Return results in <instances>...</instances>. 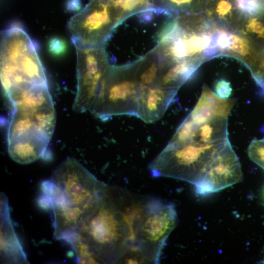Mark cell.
I'll list each match as a JSON object with an SVG mask.
<instances>
[{
	"instance_id": "7a4b0ae2",
	"label": "cell",
	"mask_w": 264,
	"mask_h": 264,
	"mask_svg": "<svg viewBox=\"0 0 264 264\" xmlns=\"http://www.w3.org/2000/svg\"><path fill=\"white\" fill-rule=\"evenodd\" d=\"M107 186L74 158L57 166L50 179L41 184L53 211L56 240L73 243L80 224L96 208Z\"/></svg>"
},
{
	"instance_id": "d6986e66",
	"label": "cell",
	"mask_w": 264,
	"mask_h": 264,
	"mask_svg": "<svg viewBox=\"0 0 264 264\" xmlns=\"http://www.w3.org/2000/svg\"><path fill=\"white\" fill-rule=\"evenodd\" d=\"M231 42L229 48L233 51L242 55L249 53V46L246 41L236 35H231Z\"/></svg>"
},
{
	"instance_id": "5bb4252c",
	"label": "cell",
	"mask_w": 264,
	"mask_h": 264,
	"mask_svg": "<svg viewBox=\"0 0 264 264\" xmlns=\"http://www.w3.org/2000/svg\"><path fill=\"white\" fill-rule=\"evenodd\" d=\"M227 120L228 118L218 117L197 125L190 141L207 145L228 139Z\"/></svg>"
},
{
	"instance_id": "e0dca14e",
	"label": "cell",
	"mask_w": 264,
	"mask_h": 264,
	"mask_svg": "<svg viewBox=\"0 0 264 264\" xmlns=\"http://www.w3.org/2000/svg\"><path fill=\"white\" fill-rule=\"evenodd\" d=\"M239 9L242 12L255 15L263 9V4L261 0H236Z\"/></svg>"
},
{
	"instance_id": "d4e9b609",
	"label": "cell",
	"mask_w": 264,
	"mask_h": 264,
	"mask_svg": "<svg viewBox=\"0 0 264 264\" xmlns=\"http://www.w3.org/2000/svg\"><path fill=\"white\" fill-rule=\"evenodd\" d=\"M68 10L75 11L80 7V1L79 0H70L67 4Z\"/></svg>"
},
{
	"instance_id": "ba28073f",
	"label": "cell",
	"mask_w": 264,
	"mask_h": 264,
	"mask_svg": "<svg viewBox=\"0 0 264 264\" xmlns=\"http://www.w3.org/2000/svg\"><path fill=\"white\" fill-rule=\"evenodd\" d=\"M177 215L173 204L147 198L134 240V250L143 263L158 264L170 234L176 227Z\"/></svg>"
},
{
	"instance_id": "9a60e30c",
	"label": "cell",
	"mask_w": 264,
	"mask_h": 264,
	"mask_svg": "<svg viewBox=\"0 0 264 264\" xmlns=\"http://www.w3.org/2000/svg\"><path fill=\"white\" fill-rule=\"evenodd\" d=\"M197 125L188 115L177 129L168 144L176 145L190 142Z\"/></svg>"
},
{
	"instance_id": "277c9868",
	"label": "cell",
	"mask_w": 264,
	"mask_h": 264,
	"mask_svg": "<svg viewBox=\"0 0 264 264\" xmlns=\"http://www.w3.org/2000/svg\"><path fill=\"white\" fill-rule=\"evenodd\" d=\"M176 22L170 12L155 7L123 18L113 28L105 43L114 42L115 51L108 56L109 65H129L143 59L157 47Z\"/></svg>"
},
{
	"instance_id": "2e32d148",
	"label": "cell",
	"mask_w": 264,
	"mask_h": 264,
	"mask_svg": "<svg viewBox=\"0 0 264 264\" xmlns=\"http://www.w3.org/2000/svg\"><path fill=\"white\" fill-rule=\"evenodd\" d=\"M247 154L249 158L264 170V137L253 140L248 147Z\"/></svg>"
},
{
	"instance_id": "9c48e42d",
	"label": "cell",
	"mask_w": 264,
	"mask_h": 264,
	"mask_svg": "<svg viewBox=\"0 0 264 264\" xmlns=\"http://www.w3.org/2000/svg\"><path fill=\"white\" fill-rule=\"evenodd\" d=\"M119 21L109 0H92L69 20L67 30L75 47H101Z\"/></svg>"
},
{
	"instance_id": "5b68a950",
	"label": "cell",
	"mask_w": 264,
	"mask_h": 264,
	"mask_svg": "<svg viewBox=\"0 0 264 264\" xmlns=\"http://www.w3.org/2000/svg\"><path fill=\"white\" fill-rule=\"evenodd\" d=\"M0 68L5 94L16 88L48 85L37 45L19 26L13 25L2 31Z\"/></svg>"
},
{
	"instance_id": "52a82bcc",
	"label": "cell",
	"mask_w": 264,
	"mask_h": 264,
	"mask_svg": "<svg viewBox=\"0 0 264 264\" xmlns=\"http://www.w3.org/2000/svg\"><path fill=\"white\" fill-rule=\"evenodd\" d=\"M228 141L207 145L193 141L168 144L150 163L149 170L154 177H171L195 185L204 176L214 158Z\"/></svg>"
},
{
	"instance_id": "7402d4cb",
	"label": "cell",
	"mask_w": 264,
	"mask_h": 264,
	"mask_svg": "<svg viewBox=\"0 0 264 264\" xmlns=\"http://www.w3.org/2000/svg\"><path fill=\"white\" fill-rule=\"evenodd\" d=\"M231 42V35L222 31L219 33L217 41V47L219 49H226L229 47Z\"/></svg>"
},
{
	"instance_id": "cb8c5ba5",
	"label": "cell",
	"mask_w": 264,
	"mask_h": 264,
	"mask_svg": "<svg viewBox=\"0 0 264 264\" xmlns=\"http://www.w3.org/2000/svg\"><path fill=\"white\" fill-rule=\"evenodd\" d=\"M219 49L218 47L208 46L203 50V54L206 57L212 56L217 53Z\"/></svg>"
},
{
	"instance_id": "8992f818",
	"label": "cell",
	"mask_w": 264,
	"mask_h": 264,
	"mask_svg": "<svg viewBox=\"0 0 264 264\" xmlns=\"http://www.w3.org/2000/svg\"><path fill=\"white\" fill-rule=\"evenodd\" d=\"M136 63L121 66L109 65L89 110L94 116L102 121L117 115L138 117L142 88L137 78Z\"/></svg>"
},
{
	"instance_id": "603a6c76",
	"label": "cell",
	"mask_w": 264,
	"mask_h": 264,
	"mask_svg": "<svg viewBox=\"0 0 264 264\" xmlns=\"http://www.w3.org/2000/svg\"><path fill=\"white\" fill-rule=\"evenodd\" d=\"M231 8V4L228 1L223 0L219 3L217 11L220 15L224 16L230 11Z\"/></svg>"
},
{
	"instance_id": "8fae6325",
	"label": "cell",
	"mask_w": 264,
	"mask_h": 264,
	"mask_svg": "<svg viewBox=\"0 0 264 264\" xmlns=\"http://www.w3.org/2000/svg\"><path fill=\"white\" fill-rule=\"evenodd\" d=\"M243 175L239 159L229 140L219 151L204 176L195 185L196 192L206 195L240 182Z\"/></svg>"
},
{
	"instance_id": "7c38bea8",
	"label": "cell",
	"mask_w": 264,
	"mask_h": 264,
	"mask_svg": "<svg viewBox=\"0 0 264 264\" xmlns=\"http://www.w3.org/2000/svg\"><path fill=\"white\" fill-rule=\"evenodd\" d=\"M178 90L157 84L142 88L137 117L148 123L160 119L174 100Z\"/></svg>"
},
{
	"instance_id": "4fadbf2b",
	"label": "cell",
	"mask_w": 264,
	"mask_h": 264,
	"mask_svg": "<svg viewBox=\"0 0 264 264\" xmlns=\"http://www.w3.org/2000/svg\"><path fill=\"white\" fill-rule=\"evenodd\" d=\"M235 103V99L221 98L204 86L198 102L188 115L197 125L218 117L228 118Z\"/></svg>"
},
{
	"instance_id": "ffe728a7",
	"label": "cell",
	"mask_w": 264,
	"mask_h": 264,
	"mask_svg": "<svg viewBox=\"0 0 264 264\" xmlns=\"http://www.w3.org/2000/svg\"><path fill=\"white\" fill-rule=\"evenodd\" d=\"M214 88L216 94L223 99H228L232 91L230 82L224 79L217 81L215 84Z\"/></svg>"
},
{
	"instance_id": "484cf974",
	"label": "cell",
	"mask_w": 264,
	"mask_h": 264,
	"mask_svg": "<svg viewBox=\"0 0 264 264\" xmlns=\"http://www.w3.org/2000/svg\"><path fill=\"white\" fill-rule=\"evenodd\" d=\"M263 262H264V261H263Z\"/></svg>"
},
{
	"instance_id": "3957f363",
	"label": "cell",
	"mask_w": 264,
	"mask_h": 264,
	"mask_svg": "<svg viewBox=\"0 0 264 264\" xmlns=\"http://www.w3.org/2000/svg\"><path fill=\"white\" fill-rule=\"evenodd\" d=\"M12 105L7 143L47 147L56 124V113L48 85L12 89L6 94Z\"/></svg>"
},
{
	"instance_id": "6da1fadb",
	"label": "cell",
	"mask_w": 264,
	"mask_h": 264,
	"mask_svg": "<svg viewBox=\"0 0 264 264\" xmlns=\"http://www.w3.org/2000/svg\"><path fill=\"white\" fill-rule=\"evenodd\" d=\"M141 198L107 185L94 210L80 224L71 245L79 263L122 262L134 250Z\"/></svg>"
},
{
	"instance_id": "ac0fdd59",
	"label": "cell",
	"mask_w": 264,
	"mask_h": 264,
	"mask_svg": "<svg viewBox=\"0 0 264 264\" xmlns=\"http://www.w3.org/2000/svg\"><path fill=\"white\" fill-rule=\"evenodd\" d=\"M48 46L49 52L56 57L64 54L67 49L65 41L58 37L51 38L48 42Z\"/></svg>"
},
{
	"instance_id": "44dd1931",
	"label": "cell",
	"mask_w": 264,
	"mask_h": 264,
	"mask_svg": "<svg viewBox=\"0 0 264 264\" xmlns=\"http://www.w3.org/2000/svg\"><path fill=\"white\" fill-rule=\"evenodd\" d=\"M247 29L258 35L259 37L264 38V26L256 19L251 20L247 25Z\"/></svg>"
},
{
	"instance_id": "30bf717a",
	"label": "cell",
	"mask_w": 264,
	"mask_h": 264,
	"mask_svg": "<svg viewBox=\"0 0 264 264\" xmlns=\"http://www.w3.org/2000/svg\"><path fill=\"white\" fill-rule=\"evenodd\" d=\"M75 48L77 90L72 109L83 112L89 110L94 102L109 63L104 47Z\"/></svg>"
}]
</instances>
